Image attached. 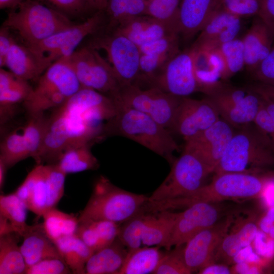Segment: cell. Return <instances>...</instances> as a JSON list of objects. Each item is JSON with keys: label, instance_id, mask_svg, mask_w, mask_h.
I'll return each instance as SVG.
<instances>
[{"label": "cell", "instance_id": "obj_10", "mask_svg": "<svg viewBox=\"0 0 274 274\" xmlns=\"http://www.w3.org/2000/svg\"><path fill=\"white\" fill-rule=\"evenodd\" d=\"M178 213L142 211L122 223L118 238L128 249L142 245L166 249Z\"/></svg>", "mask_w": 274, "mask_h": 274}, {"label": "cell", "instance_id": "obj_19", "mask_svg": "<svg viewBox=\"0 0 274 274\" xmlns=\"http://www.w3.org/2000/svg\"><path fill=\"white\" fill-rule=\"evenodd\" d=\"M217 203H196L178 212L166 249L184 245L196 233L221 219L223 210Z\"/></svg>", "mask_w": 274, "mask_h": 274}, {"label": "cell", "instance_id": "obj_48", "mask_svg": "<svg viewBox=\"0 0 274 274\" xmlns=\"http://www.w3.org/2000/svg\"><path fill=\"white\" fill-rule=\"evenodd\" d=\"M64 14H77L88 9L87 0H43Z\"/></svg>", "mask_w": 274, "mask_h": 274}, {"label": "cell", "instance_id": "obj_18", "mask_svg": "<svg viewBox=\"0 0 274 274\" xmlns=\"http://www.w3.org/2000/svg\"><path fill=\"white\" fill-rule=\"evenodd\" d=\"M220 118L215 106L207 98L182 97L176 110L170 131L185 141L206 130Z\"/></svg>", "mask_w": 274, "mask_h": 274}, {"label": "cell", "instance_id": "obj_9", "mask_svg": "<svg viewBox=\"0 0 274 274\" xmlns=\"http://www.w3.org/2000/svg\"><path fill=\"white\" fill-rule=\"evenodd\" d=\"M172 164L167 176L148 197L146 207L195 191L204 185L208 176L213 173L196 155L185 149Z\"/></svg>", "mask_w": 274, "mask_h": 274}, {"label": "cell", "instance_id": "obj_11", "mask_svg": "<svg viewBox=\"0 0 274 274\" xmlns=\"http://www.w3.org/2000/svg\"><path fill=\"white\" fill-rule=\"evenodd\" d=\"M101 30L95 34L89 45L106 53L120 86L138 84L140 74L139 47L115 28Z\"/></svg>", "mask_w": 274, "mask_h": 274}, {"label": "cell", "instance_id": "obj_12", "mask_svg": "<svg viewBox=\"0 0 274 274\" xmlns=\"http://www.w3.org/2000/svg\"><path fill=\"white\" fill-rule=\"evenodd\" d=\"M111 98L119 105L145 113L170 130L182 97L152 86L144 89L136 84L121 86Z\"/></svg>", "mask_w": 274, "mask_h": 274}, {"label": "cell", "instance_id": "obj_14", "mask_svg": "<svg viewBox=\"0 0 274 274\" xmlns=\"http://www.w3.org/2000/svg\"><path fill=\"white\" fill-rule=\"evenodd\" d=\"M98 51L89 45L77 49L68 59L82 87L111 97L118 91L120 85L112 65Z\"/></svg>", "mask_w": 274, "mask_h": 274}, {"label": "cell", "instance_id": "obj_35", "mask_svg": "<svg viewBox=\"0 0 274 274\" xmlns=\"http://www.w3.org/2000/svg\"><path fill=\"white\" fill-rule=\"evenodd\" d=\"M32 89L28 81L19 79L14 84L0 91L1 126L4 125L14 117L17 105L23 104Z\"/></svg>", "mask_w": 274, "mask_h": 274}, {"label": "cell", "instance_id": "obj_25", "mask_svg": "<svg viewBox=\"0 0 274 274\" xmlns=\"http://www.w3.org/2000/svg\"><path fill=\"white\" fill-rule=\"evenodd\" d=\"M242 41L245 67L252 73L269 54L274 37L266 24L257 16L254 17Z\"/></svg>", "mask_w": 274, "mask_h": 274}, {"label": "cell", "instance_id": "obj_50", "mask_svg": "<svg viewBox=\"0 0 274 274\" xmlns=\"http://www.w3.org/2000/svg\"><path fill=\"white\" fill-rule=\"evenodd\" d=\"M258 16L266 24L274 37V0H263Z\"/></svg>", "mask_w": 274, "mask_h": 274}, {"label": "cell", "instance_id": "obj_15", "mask_svg": "<svg viewBox=\"0 0 274 274\" xmlns=\"http://www.w3.org/2000/svg\"><path fill=\"white\" fill-rule=\"evenodd\" d=\"M107 22L105 11H96L84 22L73 24L41 42L28 46L47 57L53 63L72 54L86 37L101 30Z\"/></svg>", "mask_w": 274, "mask_h": 274}, {"label": "cell", "instance_id": "obj_34", "mask_svg": "<svg viewBox=\"0 0 274 274\" xmlns=\"http://www.w3.org/2000/svg\"><path fill=\"white\" fill-rule=\"evenodd\" d=\"M42 226L47 235L54 243L63 237L75 234L79 224L78 218L57 210L56 208L42 216Z\"/></svg>", "mask_w": 274, "mask_h": 274}, {"label": "cell", "instance_id": "obj_8", "mask_svg": "<svg viewBox=\"0 0 274 274\" xmlns=\"http://www.w3.org/2000/svg\"><path fill=\"white\" fill-rule=\"evenodd\" d=\"M66 175L55 164H37L14 193L28 210L42 217L63 196Z\"/></svg>", "mask_w": 274, "mask_h": 274}, {"label": "cell", "instance_id": "obj_47", "mask_svg": "<svg viewBox=\"0 0 274 274\" xmlns=\"http://www.w3.org/2000/svg\"><path fill=\"white\" fill-rule=\"evenodd\" d=\"M251 73L255 82L274 87V41L268 55Z\"/></svg>", "mask_w": 274, "mask_h": 274}, {"label": "cell", "instance_id": "obj_4", "mask_svg": "<svg viewBox=\"0 0 274 274\" xmlns=\"http://www.w3.org/2000/svg\"><path fill=\"white\" fill-rule=\"evenodd\" d=\"M274 166V146L254 123L235 128L214 175L230 172L260 173Z\"/></svg>", "mask_w": 274, "mask_h": 274}, {"label": "cell", "instance_id": "obj_21", "mask_svg": "<svg viewBox=\"0 0 274 274\" xmlns=\"http://www.w3.org/2000/svg\"><path fill=\"white\" fill-rule=\"evenodd\" d=\"M242 18L221 8L211 15L192 46L215 49L238 38Z\"/></svg>", "mask_w": 274, "mask_h": 274}, {"label": "cell", "instance_id": "obj_41", "mask_svg": "<svg viewBox=\"0 0 274 274\" xmlns=\"http://www.w3.org/2000/svg\"><path fill=\"white\" fill-rule=\"evenodd\" d=\"M145 1L146 5L145 15L169 24L178 32L177 25L181 0H145Z\"/></svg>", "mask_w": 274, "mask_h": 274}, {"label": "cell", "instance_id": "obj_38", "mask_svg": "<svg viewBox=\"0 0 274 274\" xmlns=\"http://www.w3.org/2000/svg\"><path fill=\"white\" fill-rule=\"evenodd\" d=\"M22 134L29 157L37 162L41 150L47 124L45 113L28 115Z\"/></svg>", "mask_w": 274, "mask_h": 274}, {"label": "cell", "instance_id": "obj_56", "mask_svg": "<svg viewBox=\"0 0 274 274\" xmlns=\"http://www.w3.org/2000/svg\"><path fill=\"white\" fill-rule=\"evenodd\" d=\"M8 169L4 162L0 159V189L1 190L4 187L6 173Z\"/></svg>", "mask_w": 274, "mask_h": 274}, {"label": "cell", "instance_id": "obj_42", "mask_svg": "<svg viewBox=\"0 0 274 274\" xmlns=\"http://www.w3.org/2000/svg\"><path fill=\"white\" fill-rule=\"evenodd\" d=\"M183 246L175 247L174 249L164 253L153 274L192 273L184 261Z\"/></svg>", "mask_w": 274, "mask_h": 274}, {"label": "cell", "instance_id": "obj_49", "mask_svg": "<svg viewBox=\"0 0 274 274\" xmlns=\"http://www.w3.org/2000/svg\"><path fill=\"white\" fill-rule=\"evenodd\" d=\"M10 29L3 26L0 29V66H5L7 56L15 42Z\"/></svg>", "mask_w": 274, "mask_h": 274}, {"label": "cell", "instance_id": "obj_31", "mask_svg": "<svg viewBox=\"0 0 274 274\" xmlns=\"http://www.w3.org/2000/svg\"><path fill=\"white\" fill-rule=\"evenodd\" d=\"M159 246H145L128 252L119 274L154 273L164 253Z\"/></svg>", "mask_w": 274, "mask_h": 274}, {"label": "cell", "instance_id": "obj_53", "mask_svg": "<svg viewBox=\"0 0 274 274\" xmlns=\"http://www.w3.org/2000/svg\"><path fill=\"white\" fill-rule=\"evenodd\" d=\"M248 86L256 92L274 100V87L255 81Z\"/></svg>", "mask_w": 274, "mask_h": 274}, {"label": "cell", "instance_id": "obj_46", "mask_svg": "<svg viewBox=\"0 0 274 274\" xmlns=\"http://www.w3.org/2000/svg\"><path fill=\"white\" fill-rule=\"evenodd\" d=\"M25 274H70L71 270L59 258H47L26 268Z\"/></svg>", "mask_w": 274, "mask_h": 274}, {"label": "cell", "instance_id": "obj_24", "mask_svg": "<svg viewBox=\"0 0 274 274\" xmlns=\"http://www.w3.org/2000/svg\"><path fill=\"white\" fill-rule=\"evenodd\" d=\"M220 0H181L177 21V31L185 40L198 33L214 12Z\"/></svg>", "mask_w": 274, "mask_h": 274}, {"label": "cell", "instance_id": "obj_29", "mask_svg": "<svg viewBox=\"0 0 274 274\" xmlns=\"http://www.w3.org/2000/svg\"><path fill=\"white\" fill-rule=\"evenodd\" d=\"M120 227V224L109 221H80L75 234L95 252L118 238Z\"/></svg>", "mask_w": 274, "mask_h": 274}, {"label": "cell", "instance_id": "obj_23", "mask_svg": "<svg viewBox=\"0 0 274 274\" xmlns=\"http://www.w3.org/2000/svg\"><path fill=\"white\" fill-rule=\"evenodd\" d=\"M52 63L46 56L25 44L15 41L7 56L5 66L19 78L28 82L37 81Z\"/></svg>", "mask_w": 274, "mask_h": 274}, {"label": "cell", "instance_id": "obj_30", "mask_svg": "<svg viewBox=\"0 0 274 274\" xmlns=\"http://www.w3.org/2000/svg\"><path fill=\"white\" fill-rule=\"evenodd\" d=\"M94 143H87L65 150L55 164L66 175L97 169L99 166V162L91 150Z\"/></svg>", "mask_w": 274, "mask_h": 274}, {"label": "cell", "instance_id": "obj_2", "mask_svg": "<svg viewBox=\"0 0 274 274\" xmlns=\"http://www.w3.org/2000/svg\"><path fill=\"white\" fill-rule=\"evenodd\" d=\"M274 180L272 173L230 172L214 175L212 182L195 191L151 207L154 212L185 209L199 202L260 197Z\"/></svg>", "mask_w": 274, "mask_h": 274}, {"label": "cell", "instance_id": "obj_5", "mask_svg": "<svg viewBox=\"0 0 274 274\" xmlns=\"http://www.w3.org/2000/svg\"><path fill=\"white\" fill-rule=\"evenodd\" d=\"M148 199L143 194L123 190L100 176L95 182L90 197L80 212L78 220L123 223L144 211Z\"/></svg>", "mask_w": 274, "mask_h": 274}, {"label": "cell", "instance_id": "obj_43", "mask_svg": "<svg viewBox=\"0 0 274 274\" xmlns=\"http://www.w3.org/2000/svg\"><path fill=\"white\" fill-rule=\"evenodd\" d=\"M180 35L173 33L139 47L141 54L175 55L179 51Z\"/></svg>", "mask_w": 274, "mask_h": 274}, {"label": "cell", "instance_id": "obj_33", "mask_svg": "<svg viewBox=\"0 0 274 274\" xmlns=\"http://www.w3.org/2000/svg\"><path fill=\"white\" fill-rule=\"evenodd\" d=\"M18 234L0 236V274H23L26 264L18 246Z\"/></svg>", "mask_w": 274, "mask_h": 274}, {"label": "cell", "instance_id": "obj_44", "mask_svg": "<svg viewBox=\"0 0 274 274\" xmlns=\"http://www.w3.org/2000/svg\"><path fill=\"white\" fill-rule=\"evenodd\" d=\"M263 0H220L221 8L234 15L244 17L258 16Z\"/></svg>", "mask_w": 274, "mask_h": 274}, {"label": "cell", "instance_id": "obj_1", "mask_svg": "<svg viewBox=\"0 0 274 274\" xmlns=\"http://www.w3.org/2000/svg\"><path fill=\"white\" fill-rule=\"evenodd\" d=\"M48 117L37 164H55L65 150L104 138V121L115 113L112 99L95 90L82 87Z\"/></svg>", "mask_w": 274, "mask_h": 274}, {"label": "cell", "instance_id": "obj_13", "mask_svg": "<svg viewBox=\"0 0 274 274\" xmlns=\"http://www.w3.org/2000/svg\"><path fill=\"white\" fill-rule=\"evenodd\" d=\"M204 94L220 117L234 128L253 123L261 102L260 95L248 85L239 87L225 82Z\"/></svg>", "mask_w": 274, "mask_h": 274}, {"label": "cell", "instance_id": "obj_36", "mask_svg": "<svg viewBox=\"0 0 274 274\" xmlns=\"http://www.w3.org/2000/svg\"><path fill=\"white\" fill-rule=\"evenodd\" d=\"M145 0H108L105 10L107 28L117 27L129 18L145 15Z\"/></svg>", "mask_w": 274, "mask_h": 274}, {"label": "cell", "instance_id": "obj_51", "mask_svg": "<svg viewBox=\"0 0 274 274\" xmlns=\"http://www.w3.org/2000/svg\"><path fill=\"white\" fill-rule=\"evenodd\" d=\"M231 270L224 264H212L198 271L200 274H229Z\"/></svg>", "mask_w": 274, "mask_h": 274}, {"label": "cell", "instance_id": "obj_52", "mask_svg": "<svg viewBox=\"0 0 274 274\" xmlns=\"http://www.w3.org/2000/svg\"><path fill=\"white\" fill-rule=\"evenodd\" d=\"M274 225V207L270 208L264 216L260 220L259 227L262 231L269 233Z\"/></svg>", "mask_w": 274, "mask_h": 274}, {"label": "cell", "instance_id": "obj_40", "mask_svg": "<svg viewBox=\"0 0 274 274\" xmlns=\"http://www.w3.org/2000/svg\"><path fill=\"white\" fill-rule=\"evenodd\" d=\"M218 49L225 64V80L245 67L244 48L242 39L237 38L225 43Z\"/></svg>", "mask_w": 274, "mask_h": 274}, {"label": "cell", "instance_id": "obj_45", "mask_svg": "<svg viewBox=\"0 0 274 274\" xmlns=\"http://www.w3.org/2000/svg\"><path fill=\"white\" fill-rule=\"evenodd\" d=\"M255 217H250L238 221L230 229L234 240L243 248H247L253 241L258 231Z\"/></svg>", "mask_w": 274, "mask_h": 274}, {"label": "cell", "instance_id": "obj_20", "mask_svg": "<svg viewBox=\"0 0 274 274\" xmlns=\"http://www.w3.org/2000/svg\"><path fill=\"white\" fill-rule=\"evenodd\" d=\"M234 129L220 117L211 127L185 141L184 149L196 155L214 173L227 150Z\"/></svg>", "mask_w": 274, "mask_h": 274}, {"label": "cell", "instance_id": "obj_39", "mask_svg": "<svg viewBox=\"0 0 274 274\" xmlns=\"http://www.w3.org/2000/svg\"><path fill=\"white\" fill-rule=\"evenodd\" d=\"M29 157L22 133L15 131L6 134L1 141L0 159L8 168Z\"/></svg>", "mask_w": 274, "mask_h": 274}, {"label": "cell", "instance_id": "obj_17", "mask_svg": "<svg viewBox=\"0 0 274 274\" xmlns=\"http://www.w3.org/2000/svg\"><path fill=\"white\" fill-rule=\"evenodd\" d=\"M152 86L180 97L199 92L190 48L169 59L152 81Z\"/></svg>", "mask_w": 274, "mask_h": 274}, {"label": "cell", "instance_id": "obj_6", "mask_svg": "<svg viewBox=\"0 0 274 274\" xmlns=\"http://www.w3.org/2000/svg\"><path fill=\"white\" fill-rule=\"evenodd\" d=\"M37 81L23 102L28 115L60 107L82 88L68 56L53 62Z\"/></svg>", "mask_w": 274, "mask_h": 274}, {"label": "cell", "instance_id": "obj_27", "mask_svg": "<svg viewBox=\"0 0 274 274\" xmlns=\"http://www.w3.org/2000/svg\"><path fill=\"white\" fill-rule=\"evenodd\" d=\"M22 237L23 241L20 247L26 268L47 258L63 260L55 244L45 232L42 224L30 226Z\"/></svg>", "mask_w": 274, "mask_h": 274}, {"label": "cell", "instance_id": "obj_32", "mask_svg": "<svg viewBox=\"0 0 274 274\" xmlns=\"http://www.w3.org/2000/svg\"><path fill=\"white\" fill-rule=\"evenodd\" d=\"M54 243L72 273L85 274L86 263L94 252L76 234L59 238Z\"/></svg>", "mask_w": 274, "mask_h": 274}, {"label": "cell", "instance_id": "obj_7", "mask_svg": "<svg viewBox=\"0 0 274 274\" xmlns=\"http://www.w3.org/2000/svg\"><path fill=\"white\" fill-rule=\"evenodd\" d=\"M3 26L15 31L27 46L36 45L74 24L66 14L39 1L25 0Z\"/></svg>", "mask_w": 274, "mask_h": 274}, {"label": "cell", "instance_id": "obj_37", "mask_svg": "<svg viewBox=\"0 0 274 274\" xmlns=\"http://www.w3.org/2000/svg\"><path fill=\"white\" fill-rule=\"evenodd\" d=\"M27 208L13 192L0 196V216L11 224L15 233L22 236L30 226L26 224Z\"/></svg>", "mask_w": 274, "mask_h": 274}, {"label": "cell", "instance_id": "obj_26", "mask_svg": "<svg viewBox=\"0 0 274 274\" xmlns=\"http://www.w3.org/2000/svg\"><path fill=\"white\" fill-rule=\"evenodd\" d=\"M115 28L139 47L168 35L178 33L169 24L147 15L126 19Z\"/></svg>", "mask_w": 274, "mask_h": 274}, {"label": "cell", "instance_id": "obj_54", "mask_svg": "<svg viewBox=\"0 0 274 274\" xmlns=\"http://www.w3.org/2000/svg\"><path fill=\"white\" fill-rule=\"evenodd\" d=\"M108 0H87L88 9L96 11H105Z\"/></svg>", "mask_w": 274, "mask_h": 274}, {"label": "cell", "instance_id": "obj_28", "mask_svg": "<svg viewBox=\"0 0 274 274\" xmlns=\"http://www.w3.org/2000/svg\"><path fill=\"white\" fill-rule=\"evenodd\" d=\"M128 249L117 238L112 243L95 252L85 268V274H119Z\"/></svg>", "mask_w": 274, "mask_h": 274}, {"label": "cell", "instance_id": "obj_55", "mask_svg": "<svg viewBox=\"0 0 274 274\" xmlns=\"http://www.w3.org/2000/svg\"><path fill=\"white\" fill-rule=\"evenodd\" d=\"M25 0H0V8L1 9L5 8H17Z\"/></svg>", "mask_w": 274, "mask_h": 274}, {"label": "cell", "instance_id": "obj_3", "mask_svg": "<svg viewBox=\"0 0 274 274\" xmlns=\"http://www.w3.org/2000/svg\"><path fill=\"white\" fill-rule=\"evenodd\" d=\"M115 103L116 114L105 122L103 137L126 138L172 163L175 159L173 154L180 148L170 130L145 113Z\"/></svg>", "mask_w": 274, "mask_h": 274}, {"label": "cell", "instance_id": "obj_16", "mask_svg": "<svg viewBox=\"0 0 274 274\" xmlns=\"http://www.w3.org/2000/svg\"><path fill=\"white\" fill-rule=\"evenodd\" d=\"M233 217H222L212 226L199 231L183 246V253L188 268L193 273L215 263L218 247L229 231Z\"/></svg>", "mask_w": 274, "mask_h": 274}, {"label": "cell", "instance_id": "obj_22", "mask_svg": "<svg viewBox=\"0 0 274 274\" xmlns=\"http://www.w3.org/2000/svg\"><path fill=\"white\" fill-rule=\"evenodd\" d=\"M195 78L199 92L204 94L224 82L225 64L218 48L191 46Z\"/></svg>", "mask_w": 274, "mask_h": 274}]
</instances>
